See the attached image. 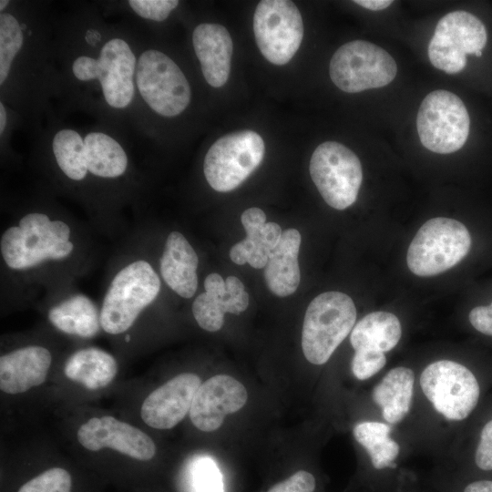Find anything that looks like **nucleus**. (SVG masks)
Segmentation results:
<instances>
[{"instance_id": "nucleus-1", "label": "nucleus", "mask_w": 492, "mask_h": 492, "mask_svg": "<svg viewBox=\"0 0 492 492\" xmlns=\"http://www.w3.org/2000/svg\"><path fill=\"white\" fill-rule=\"evenodd\" d=\"M79 238L69 219L47 209H31L2 231L1 261L5 271L25 280L67 270L80 255Z\"/></svg>"}, {"instance_id": "nucleus-2", "label": "nucleus", "mask_w": 492, "mask_h": 492, "mask_svg": "<svg viewBox=\"0 0 492 492\" xmlns=\"http://www.w3.org/2000/svg\"><path fill=\"white\" fill-rule=\"evenodd\" d=\"M56 169L75 186H107L127 178L129 158L121 143L101 130L82 136L77 130L63 128L51 140Z\"/></svg>"}, {"instance_id": "nucleus-3", "label": "nucleus", "mask_w": 492, "mask_h": 492, "mask_svg": "<svg viewBox=\"0 0 492 492\" xmlns=\"http://www.w3.org/2000/svg\"><path fill=\"white\" fill-rule=\"evenodd\" d=\"M98 32L87 36L94 52L82 53L70 63V74L77 83L93 86L97 81L105 106L115 111L128 108L137 97L135 75L138 55L130 42L121 36H110L100 42Z\"/></svg>"}, {"instance_id": "nucleus-4", "label": "nucleus", "mask_w": 492, "mask_h": 492, "mask_svg": "<svg viewBox=\"0 0 492 492\" xmlns=\"http://www.w3.org/2000/svg\"><path fill=\"white\" fill-rule=\"evenodd\" d=\"M162 281L142 255L125 260L111 276L99 306L102 330L111 335L127 333L159 298Z\"/></svg>"}, {"instance_id": "nucleus-5", "label": "nucleus", "mask_w": 492, "mask_h": 492, "mask_svg": "<svg viewBox=\"0 0 492 492\" xmlns=\"http://www.w3.org/2000/svg\"><path fill=\"white\" fill-rule=\"evenodd\" d=\"M356 320L353 299L341 292H326L316 296L305 312L302 348L313 364H325L352 332Z\"/></svg>"}, {"instance_id": "nucleus-6", "label": "nucleus", "mask_w": 492, "mask_h": 492, "mask_svg": "<svg viewBox=\"0 0 492 492\" xmlns=\"http://www.w3.org/2000/svg\"><path fill=\"white\" fill-rule=\"evenodd\" d=\"M471 247V236L460 221L436 217L425 221L413 238L406 263L416 276L442 273L460 262Z\"/></svg>"}, {"instance_id": "nucleus-7", "label": "nucleus", "mask_w": 492, "mask_h": 492, "mask_svg": "<svg viewBox=\"0 0 492 492\" xmlns=\"http://www.w3.org/2000/svg\"><path fill=\"white\" fill-rule=\"evenodd\" d=\"M135 84L137 95L159 116L177 117L190 105L191 90L186 76L159 49H144L138 55Z\"/></svg>"}, {"instance_id": "nucleus-8", "label": "nucleus", "mask_w": 492, "mask_h": 492, "mask_svg": "<svg viewBox=\"0 0 492 492\" xmlns=\"http://www.w3.org/2000/svg\"><path fill=\"white\" fill-rule=\"evenodd\" d=\"M264 153V141L255 131L246 129L220 137L205 155V179L216 191H231L260 166Z\"/></svg>"}, {"instance_id": "nucleus-9", "label": "nucleus", "mask_w": 492, "mask_h": 492, "mask_svg": "<svg viewBox=\"0 0 492 492\" xmlns=\"http://www.w3.org/2000/svg\"><path fill=\"white\" fill-rule=\"evenodd\" d=\"M396 73L397 65L392 56L381 46L364 40L340 46L329 66L332 81L347 93L387 86Z\"/></svg>"}, {"instance_id": "nucleus-10", "label": "nucleus", "mask_w": 492, "mask_h": 492, "mask_svg": "<svg viewBox=\"0 0 492 492\" xmlns=\"http://www.w3.org/2000/svg\"><path fill=\"white\" fill-rule=\"evenodd\" d=\"M416 128L422 145L432 152L449 154L466 143L470 118L463 101L447 90H435L422 101Z\"/></svg>"}, {"instance_id": "nucleus-11", "label": "nucleus", "mask_w": 492, "mask_h": 492, "mask_svg": "<svg viewBox=\"0 0 492 492\" xmlns=\"http://www.w3.org/2000/svg\"><path fill=\"white\" fill-rule=\"evenodd\" d=\"M310 175L324 201L332 208L344 210L357 199L363 180L358 157L335 141L320 144L310 160Z\"/></svg>"}, {"instance_id": "nucleus-12", "label": "nucleus", "mask_w": 492, "mask_h": 492, "mask_svg": "<svg viewBox=\"0 0 492 492\" xmlns=\"http://www.w3.org/2000/svg\"><path fill=\"white\" fill-rule=\"evenodd\" d=\"M420 385L434 408L448 420L466 418L477 405L480 389L472 372L463 364L440 360L421 374Z\"/></svg>"}, {"instance_id": "nucleus-13", "label": "nucleus", "mask_w": 492, "mask_h": 492, "mask_svg": "<svg viewBox=\"0 0 492 492\" xmlns=\"http://www.w3.org/2000/svg\"><path fill=\"white\" fill-rule=\"evenodd\" d=\"M253 32L262 56L272 64L285 65L303 37L301 13L292 1L262 0L253 15Z\"/></svg>"}, {"instance_id": "nucleus-14", "label": "nucleus", "mask_w": 492, "mask_h": 492, "mask_svg": "<svg viewBox=\"0 0 492 492\" xmlns=\"http://www.w3.org/2000/svg\"><path fill=\"white\" fill-rule=\"evenodd\" d=\"M487 41L484 24L466 11L446 14L437 23L428 45L431 64L447 74L462 71L466 55L482 51Z\"/></svg>"}, {"instance_id": "nucleus-15", "label": "nucleus", "mask_w": 492, "mask_h": 492, "mask_svg": "<svg viewBox=\"0 0 492 492\" xmlns=\"http://www.w3.org/2000/svg\"><path fill=\"white\" fill-rule=\"evenodd\" d=\"M77 437L87 450L111 448L138 461H149L156 454V445L149 435L111 415L88 419L78 428Z\"/></svg>"}, {"instance_id": "nucleus-16", "label": "nucleus", "mask_w": 492, "mask_h": 492, "mask_svg": "<svg viewBox=\"0 0 492 492\" xmlns=\"http://www.w3.org/2000/svg\"><path fill=\"white\" fill-rule=\"evenodd\" d=\"M244 385L227 374L214 375L202 383L190 410L192 424L200 431L212 432L227 415L239 411L247 402Z\"/></svg>"}, {"instance_id": "nucleus-17", "label": "nucleus", "mask_w": 492, "mask_h": 492, "mask_svg": "<svg viewBox=\"0 0 492 492\" xmlns=\"http://www.w3.org/2000/svg\"><path fill=\"white\" fill-rule=\"evenodd\" d=\"M201 384L194 373H181L152 391L140 409L142 420L155 429H170L190 413Z\"/></svg>"}, {"instance_id": "nucleus-18", "label": "nucleus", "mask_w": 492, "mask_h": 492, "mask_svg": "<svg viewBox=\"0 0 492 492\" xmlns=\"http://www.w3.org/2000/svg\"><path fill=\"white\" fill-rule=\"evenodd\" d=\"M204 290L195 297L191 308L194 319L205 331H219L225 313L240 314L249 305V294L235 276H228L224 281L220 274L210 273L204 280Z\"/></svg>"}, {"instance_id": "nucleus-19", "label": "nucleus", "mask_w": 492, "mask_h": 492, "mask_svg": "<svg viewBox=\"0 0 492 492\" xmlns=\"http://www.w3.org/2000/svg\"><path fill=\"white\" fill-rule=\"evenodd\" d=\"M52 364L48 348L31 344L14 349L0 357V388L9 395L25 393L42 384Z\"/></svg>"}, {"instance_id": "nucleus-20", "label": "nucleus", "mask_w": 492, "mask_h": 492, "mask_svg": "<svg viewBox=\"0 0 492 492\" xmlns=\"http://www.w3.org/2000/svg\"><path fill=\"white\" fill-rule=\"evenodd\" d=\"M199 257L187 238L179 231L167 236L159 259V274L177 295L192 298L198 289Z\"/></svg>"}, {"instance_id": "nucleus-21", "label": "nucleus", "mask_w": 492, "mask_h": 492, "mask_svg": "<svg viewBox=\"0 0 492 492\" xmlns=\"http://www.w3.org/2000/svg\"><path fill=\"white\" fill-rule=\"evenodd\" d=\"M192 44L202 75L213 87H222L231 71L232 40L221 25L202 23L192 33Z\"/></svg>"}, {"instance_id": "nucleus-22", "label": "nucleus", "mask_w": 492, "mask_h": 492, "mask_svg": "<svg viewBox=\"0 0 492 492\" xmlns=\"http://www.w3.org/2000/svg\"><path fill=\"white\" fill-rule=\"evenodd\" d=\"M241 220L246 238L231 247V260L239 265L248 262L255 269L264 268L281 240L282 228L275 222H266L263 210L255 207L244 210Z\"/></svg>"}, {"instance_id": "nucleus-23", "label": "nucleus", "mask_w": 492, "mask_h": 492, "mask_svg": "<svg viewBox=\"0 0 492 492\" xmlns=\"http://www.w3.org/2000/svg\"><path fill=\"white\" fill-rule=\"evenodd\" d=\"M47 310L48 322L59 332L83 339L100 332L99 307L87 295L70 292L59 297Z\"/></svg>"}, {"instance_id": "nucleus-24", "label": "nucleus", "mask_w": 492, "mask_h": 492, "mask_svg": "<svg viewBox=\"0 0 492 492\" xmlns=\"http://www.w3.org/2000/svg\"><path fill=\"white\" fill-rule=\"evenodd\" d=\"M301 241V234L296 229L283 231L264 267L266 284L279 297L292 294L299 286L301 273L298 253Z\"/></svg>"}, {"instance_id": "nucleus-25", "label": "nucleus", "mask_w": 492, "mask_h": 492, "mask_svg": "<svg viewBox=\"0 0 492 492\" xmlns=\"http://www.w3.org/2000/svg\"><path fill=\"white\" fill-rule=\"evenodd\" d=\"M118 364L108 352L87 347L74 352L64 364L65 375L89 390L108 386L116 377Z\"/></svg>"}, {"instance_id": "nucleus-26", "label": "nucleus", "mask_w": 492, "mask_h": 492, "mask_svg": "<svg viewBox=\"0 0 492 492\" xmlns=\"http://www.w3.org/2000/svg\"><path fill=\"white\" fill-rule=\"evenodd\" d=\"M402 335L398 318L389 312H373L353 328L350 342L354 351L386 353L395 347Z\"/></svg>"}, {"instance_id": "nucleus-27", "label": "nucleus", "mask_w": 492, "mask_h": 492, "mask_svg": "<svg viewBox=\"0 0 492 492\" xmlns=\"http://www.w3.org/2000/svg\"><path fill=\"white\" fill-rule=\"evenodd\" d=\"M414 373L398 366L390 370L373 390V400L382 408L384 418L392 424L408 414L414 390Z\"/></svg>"}, {"instance_id": "nucleus-28", "label": "nucleus", "mask_w": 492, "mask_h": 492, "mask_svg": "<svg viewBox=\"0 0 492 492\" xmlns=\"http://www.w3.org/2000/svg\"><path fill=\"white\" fill-rule=\"evenodd\" d=\"M390 432L389 425L379 422H363L354 428L355 440L366 449L375 469L393 466L399 454V446Z\"/></svg>"}, {"instance_id": "nucleus-29", "label": "nucleus", "mask_w": 492, "mask_h": 492, "mask_svg": "<svg viewBox=\"0 0 492 492\" xmlns=\"http://www.w3.org/2000/svg\"><path fill=\"white\" fill-rule=\"evenodd\" d=\"M188 470L191 492H225L220 470L210 456L194 457Z\"/></svg>"}, {"instance_id": "nucleus-30", "label": "nucleus", "mask_w": 492, "mask_h": 492, "mask_svg": "<svg viewBox=\"0 0 492 492\" xmlns=\"http://www.w3.org/2000/svg\"><path fill=\"white\" fill-rule=\"evenodd\" d=\"M72 486L69 471L54 466L26 481L16 492H72Z\"/></svg>"}, {"instance_id": "nucleus-31", "label": "nucleus", "mask_w": 492, "mask_h": 492, "mask_svg": "<svg viewBox=\"0 0 492 492\" xmlns=\"http://www.w3.org/2000/svg\"><path fill=\"white\" fill-rule=\"evenodd\" d=\"M178 0H128L130 9L139 17L161 22L179 5Z\"/></svg>"}, {"instance_id": "nucleus-32", "label": "nucleus", "mask_w": 492, "mask_h": 492, "mask_svg": "<svg viewBox=\"0 0 492 492\" xmlns=\"http://www.w3.org/2000/svg\"><path fill=\"white\" fill-rule=\"evenodd\" d=\"M386 363L384 353L354 351L352 371L359 380H366L378 373Z\"/></svg>"}, {"instance_id": "nucleus-33", "label": "nucleus", "mask_w": 492, "mask_h": 492, "mask_svg": "<svg viewBox=\"0 0 492 492\" xmlns=\"http://www.w3.org/2000/svg\"><path fill=\"white\" fill-rule=\"evenodd\" d=\"M316 481L313 474L300 470L274 485L267 492H313Z\"/></svg>"}, {"instance_id": "nucleus-34", "label": "nucleus", "mask_w": 492, "mask_h": 492, "mask_svg": "<svg viewBox=\"0 0 492 492\" xmlns=\"http://www.w3.org/2000/svg\"><path fill=\"white\" fill-rule=\"evenodd\" d=\"M475 462L482 470H492V420L488 421L481 431Z\"/></svg>"}, {"instance_id": "nucleus-35", "label": "nucleus", "mask_w": 492, "mask_h": 492, "mask_svg": "<svg viewBox=\"0 0 492 492\" xmlns=\"http://www.w3.org/2000/svg\"><path fill=\"white\" fill-rule=\"evenodd\" d=\"M471 325L479 333L492 336V302L473 308L468 315Z\"/></svg>"}, {"instance_id": "nucleus-36", "label": "nucleus", "mask_w": 492, "mask_h": 492, "mask_svg": "<svg viewBox=\"0 0 492 492\" xmlns=\"http://www.w3.org/2000/svg\"><path fill=\"white\" fill-rule=\"evenodd\" d=\"M355 4L373 11H379L387 8L393 1L391 0H355Z\"/></svg>"}, {"instance_id": "nucleus-37", "label": "nucleus", "mask_w": 492, "mask_h": 492, "mask_svg": "<svg viewBox=\"0 0 492 492\" xmlns=\"http://www.w3.org/2000/svg\"><path fill=\"white\" fill-rule=\"evenodd\" d=\"M464 492H492V480H477L468 484Z\"/></svg>"}, {"instance_id": "nucleus-38", "label": "nucleus", "mask_w": 492, "mask_h": 492, "mask_svg": "<svg viewBox=\"0 0 492 492\" xmlns=\"http://www.w3.org/2000/svg\"><path fill=\"white\" fill-rule=\"evenodd\" d=\"M6 126H7V111H6V108H5V104H4V102L1 101L0 102V135H1V138H3V136L5 133Z\"/></svg>"}, {"instance_id": "nucleus-39", "label": "nucleus", "mask_w": 492, "mask_h": 492, "mask_svg": "<svg viewBox=\"0 0 492 492\" xmlns=\"http://www.w3.org/2000/svg\"><path fill=\"white\" fill-rule=\"evenodd\" d=\"M10 1L8 0H1L0 1V12L5 10L10 5Z\"/></svg>"}]
</instances>
